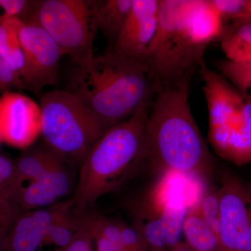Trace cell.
Returning <instances> with one entry per match:
<instances>
[{"label": "cell", "instance_id": "14", "mask_svg": "<svg viewBox=\"0 0 251 251\" xmlns=\"http://www.w3.org/2000/svg\"><path fill=\"white\" fill-rule=\"evenodd\" d=\"M187 209L166 206L143 216L134 224L140 229L150 251L166 250L181 242Z\"/></svg>", "mask_w": 251, "mask_h": 251}, {"label": "cell", "instance_id": "30", "mask_svg": "<svg viewBox=\"0 0 251 251\" xmlns=\"http://www.w3.org/2000/svg\"><path fill=\"white\" fill-rule=\"evenodd\" d=\"M18 213L7 200L0 201V251H4L6 238Z\"/></svg>", "mask_w": 251, "mask_h": 251}, {"label": "cell", "instance_id": "17", "mask_svg": "<svg viewBox=\"0 0 251 251\" xmlns=\"http://www.w3.org/2000/svg\"><path fill=\"white\" fill-rule=\"evenodd\" d=\"M133 0L92 1L94 21L111 48L121 32Z\"/></svg>", "mask_w": 251, "mask_h": 251}, {"label": "cell", "instance_id": "26", "mask_svg": "<svg viewBox=\"0 0 251 251\" xmlns=\"http://www.w3.org/2000/svg\"><path fill=\"white\" fill-rule=\"evenodd\" d=\"M89 217L85 216L83 224L70 242L57 251H93L94 237Z\"/></svg>", "mask_w": 251, "mask_h": 251}, {"label": "cell", "instance_id": "27", "mask_svg": "<svg viewBox=\"0 0 251 251\" xmlns=\"http://www.w3.org/2000/svg\"><path fill=\"white\" fill-rule=\"evenodd\" d=\"M120 247L123 251H150L140 229L135 225L128 226L122 222Z\"/></svg>", "mask_w": 251, "mask_h": 251}, {"label": "cell", "instance_id": "23", "mask_svg": "<svg viewBox=\"0 0 251 251\" xmlns=\"http://www.w3.org/2000/svg\"><path fill=\"white\" fill-rule=\"evenodd\" d=\"M219 74L244 97L251 92V59L232 61L224 59L218 61Z\"/></svg>", "mask_w": 251, "mask_h": 251}, {"label": "cell", "instance_id": "7", "mask_svg": "<svg viewBox=\"0 0 251 251\" xmlns=\"http://www.w3.org/2000/svg\"><path fill=\"white\" fill-rule=\"evenodd\" d=\"M219 237L224 251H251V182L224 170L219 187Z\"/></svg>", "mask_w": 251, "mask_h": 251}, {"label": "cell", "instance_id": "35", "mask_svg": "<svg viewBox=\"0 0 251 251\" xmlns=\"http://www.w3.org/2000/svg\"><path fill=\"white\" fill-rule=\"evenodd\" d=\"M108 251H122V249H121V248H120V246H118V247L113 248V249H111V250H110Z\"/></svg>", "mask_w": 251, "mask_h": 251}, {"label": "cell", "instance_id": "5", "mask_svg": "<svg viewBox=\"0 0 251 251\" xmlns=\"http://www.w3.org/2000/svg\"><path fill=\"white\" fill-rule=\"evenodd\" d=\"M39 106L46 146L68 166L80 168L107 130L69 91L44 94Z\"/></svg>", "mask_w": 251, "mask_h": 251}, {"label": "cell", "instance_id": "13", "mask_svg": "<svg viewBox=\"0 0 251 251\" xmlns=\"http://www.w3.org/2000/svg\"><path fill=\"white\" fill-rule=\"evenodd\" d=\"M209 114V130L219 128L240 112L246 98L221 74L211 70L205 62L200 67Z\"/></svg>", "mask_w": 251, "mask_h": 251}, {"label": "cell", "instance_id": "19", "mask_svg": "<svg viewBox=\"0 0 251 251\" xmlns=\"http://www.w3.org/2000/svg\"><path fill=\"white\" fill-rule=\"evenodd\" d=\"M185 243L193 251H224L219 235L202 219L199 209H190L183 224Z\"/></svg>", "mask_w": 251, "mask_h": 251}, {"label": "cell", "instance_id": "32", "mask_svg": "<svg viewBox=\"0 0 251 251\" xmlns=\"http://www.w3.org/2000/svg\"><path fill=\"white\" fill-rule=\"evenodd\" d=\"M14 161L0 155V201L7 200L6 198V188L14 171Z\"/></svg>", "mask_w": 251, "mask_h": 251}, {"label": "cell", "instance_id": "1", "mask_svg": "<svg viewBox=\"0 0 251 251\" xmlns=\"http://www.w3.org/2000/svg\"><path fill=\"white\" fill-rule=\"evenodd\" d=\"M191 77L155 92L145 126V162L155 174L184 173L206 183L215 161L191 112Z\"/></svg>", "mask_w": 251, "mask_h": 251}, {"label": "cell", "instance_id": "34", "mask_svg": "<svg viewBox=\"0 0 251 251\" xmlns=\"http://www.w3.org/2000/svg\"><path fill=\"white\" fill-rule=\"evenodd\" d=\"M158 251H193L191 248L188 247L185 242H180L171 248V249H166V250Z\"/></svg>", "mask_w": 251, "mask_h": 251}, {"label": "cell", "instance_id": "36", "mask_svg": "<svg viewBox=\"0 0 251 251\" xmlns=\"http://www.w3.org/2000/svg\"><path fill=\"white\" fill-rule=\"evenodd\" d=\"M245 97H246V98H247L248 99H249V100H250L251 103V92L250 94H249V95L246 96Z\"/></svg>", "mask_w": 251, "mask_h": 251}, {"label": "cell", "instance_id": "11", "mask_svg": "<svg viewBox=\"0 0 251 251\" xmlns=\"http://www.w3.org/2000/svg\"><path fill=\"white\" fill-rule=\"evenodd\" d=\"M156 182L150 193L148 208L143 209L142 216L166 206H179L187 211L196 209L206 189V183L202 179L175 172L158 175Z\"/></svg>", "mask_w": 251, "mask_h": 251}, {"label": "cell", "instance_id": "29", "mask_svg": "<svg viewBox=\"0 0 251 251\" xmlns=\"http://www.w3.org/2000/svg\"><path fill=\"white\" fill-rule=\"evenodd\" d=\"M211 3L221 16L223 23L227 21H239L247 0H211Z\"/></svg>", "mask_w": 251, "mask_h": 251}, {"label": "cell", "instance_id": "16", "mask_svg": "<svg viewBox=\"0 0 251 251\" xmlns=\"http://www.w3.org/2000/svg\"><path fill=\"white\" fill-rule=\"evenodd\" d=\"M188 23L196 44L206 48L214 39L219 38L224 23L211 0H191Z\"/></svg>", "mask_w": 251, "mask_h": 251}, {"label": "cell", "instance_id": "3", "mask_svg": "<svg viewBox=\"0 0 251 251\" xmlns=\"http://www.w3.org/2000/svg\"><path fill=\"white\" fill-rule=\"evenodd\" d=\"M148 106L109 128L80 168L72 198L85 211L99 198L117 189L145 162Z\"/></svg>", "mask_w": 251, "mask_h": 251}, {"label": "cell", "instance_id": "9", "mask_svg": "<svg viewBox=\"0 0 251 251\" xmlns=\"http://www.w3.org/2000/svg\"><path fill=\"white\" fill-rule=\"evenodd\" d=\"M0 133L2 143L27 149L41 133L39 105L14 92L0 96Z\"/></svg>", "mask_w": 251, "mask_h": 251}, {"label": "cell", "instance_id": "4", "mask_svg": "<svg viewBox=\"0 0 251 251\" xmlns=\"http://www.w3.org/2000/svg\"><path fill=\"white\" fill-rule=\"evenodd\" d=\"M190 0H159L156 34L145 60L156 90L192 76L206 48L196 44L188 23Z\"/></svg>", "mask_w": 251, "mask_h": 251}, {"label": "cell", "instance_id": "12", "mask_svg": "<svg viewBox=\"0 0 251 251\" xmlns=\"http://www.w3.org/2000/svg\"><path fill=\"white\" fill-rule=\"evenodd\" d=\"M208 140L221 158L238 166L251 163L250 100L246 98L240 112L227 124L209 130Z\"/></svg>", "mask_w": 251, "mask_h": 251}, {"label": "cell", "instance_id": "22", "mask_svg": "<svg viewBox=\"0 0 251 251\" xmlns=\"http://www.w3.org/2000/svg\"><path fill=\"white\" fill-rule=\"evenodd\" d=\"M73 209L62 214L50 226L44 240V244H53L56 247H65L73 236L78 230L85 221V216L74 213Z\"/></svg>", "mask_w": 251, "mask_h": 251}, {"label": "cell", "instance_id": "20", "mask_svg": "<svg viewBox=\"0 0 251 251\" xmlns=\"http://www.w3.org/2000/svg\"><path fill=\"white\" fill-rule=\"evenodd\" d=\"M24 23L18 18L0 21V58L21 77L24 55L19 32Z\"/></svg>", "mask_w": 251, "mask_h": 251}, {"label": "cell", "instance_id": "8", "mask_svg": "<svg viewBox=\"0 0 251 251\" xmlns=\"http://www.w3.org/2000/svg\"><path fill=\"white\" fill-rule=\"evenodd\" d=\"M19 39L24 55L21 79L26 90L38 93L56 85L59 60L64 56L57 43L33 21L23 24Z\"/></svg>", "mask_w": 251, "mask_h": 251}, {"label": "cell", "instance_id": "15", "mask_svg": "<svg viewBox=\"0 0 251 251\" xmlns=\"http://www.w3.org/2000/svg\"><path fill=\"white\" fill-rule=\"evenodd\" d=\"M62 162L45 144L25 149L14 161V171L6 188V198L9 190L39 179Z\"/></svg>", "mask_w": 251, "mask_h": 251}, {"label": "cell", "instance_id": "18", "mask_svg": "<svg viewBox=\"0 0 251 251\" xmlns=\"http://www.w3.org/2000/svg\"><path fill=\"white\" fill-rule=\"evenodd\" d=\"M46 234L31 211L18 213L6 238L4 251H38Z\"/></svg>", "mask_w": 251, "mask_h": 251}, {"label": "cell", "instance_id": "10", "mask_svg": "<svg viewBox=\"0 0 251 251\" xmlns=\"http://www.w3.org/2000/svg\"><path fill=\"white\" fill-rule=\"evenodd\" d=\"M158 15L159 0H133L121 32L110 51L145 64L158 29Z\"/></svg>", "mask_w": 251, "mask_h": 251}, {"label": "cell", "instance_id": "6", "mask_svg": "<svg viewBox=\"0 0 251 251\" xmlns=\"http://www.w3.org/2000/svg\"><path fill=\"white\" fill-rule=\"evenodd\" d=\"M41 26L57 43L63 55L80 64L94 57L97 29L88 0L34 1L29 21Z\"/></svg>", "mask_w": 251, "mask_h": 251}, {"label": "cell", "instance_id": "2", "mask_svg": "<svg viewBox=\"0 0 251 251\" xmlns=\"http://www.w3.org/2000/svg\"><path fill=\"white\" fill-rule=\"evenodd\" d=\"M67 86L106 130L150 105L156 91L145 64L111 51L74 64Z\"/></svg>", "mask_w": 251, "mask_h": 251}, {"label": "cell", "instance_id": "31", "mask_svg": "<svg viewBox=\"0 0 251 251\" xmlns=\"http://www.w3.org/2000/svg\"><path fill=\"white\" fill-rule=\"evenodd\" d=\"M17 89H25L21 77L0 58V94Z\"/></svg>", "mask_w": 251, "mask_h": 251}, {"label": "cell", "instance_id": "24", "mask_svg": "<svg viewBox=\"0 0 251 251\" xmlns=\"http://www.w3.org/2000/svg\"><path fill=\"white\" fill-rule=\"evenodd\" d=\"M198 209L208 226L219 235L221 204L218 188H206L201 198Z\"/></svg>", "mask_w": 251, "mask_h": 251}, {"label": "cell", "instance_id": "28", "mask_svg": "<svg viewBox=\"0 0 251 251\" xmlns=\"http://www.w3.org/2000/svg\"><path fill=\"white\" fill-rule=\"evenodd\" d=\"M33 4L34 1L0 0V7L3 9V14L0 15V21L18 18L24 23L28 22L30 18Z\"/></svg>", "mask_w": 251, "mask_h": 251}, {"label": "cell", "instance_id": "25", "mask_svg": "<svg viewBox=\"0 0 251 251\" xmlns=\"http://www.w3.org/2000/svg\"><path fill=\"white\" fill-rule=\"evenodd\" d=\"M89 219L94 238H103L109 242L120 245L122 222L102 216L97 218L90 216Z\"/></svg>", "mask_w": 251, "mask_h": 251}, {"label": "cell", "instance_id": "33", "mask_svg": "<svg viewBox=\"0 0 251 251\" xmlns=\"http://www.w3.org/2000/svg\"><path fill=\"white\" fill-rule=\"evenodd\" d=\"M248 23H251V0H247V4H246L242 16L239 18V21L235 24Z\"/></svg>", "mask_w": 251, "mask_h": 251}, {"label": "cell", "instance_id": "21", "mask_svg": "<svg viewBox=\"0 0 251 251\" xmlns=\"http://www.w3.org/2000/svg\"><path fill=\"white\" fill-rule=\"evenodd\" d=\"M219 39L226 59L232 61L251 59V23L224 27Z\"/></svg>", "mask_w": 251, "mask_h": 251}]
</instances>
